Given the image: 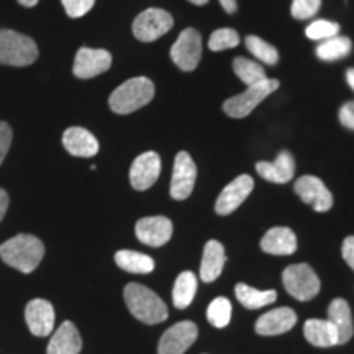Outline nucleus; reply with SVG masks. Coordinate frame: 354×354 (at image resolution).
<instances>
[{
	"mask_svg": "<svg viewBox=\"0 0 354 354\" xmlns=\"http://www.w3.org/2000/svg\"><path fill=\"white\" fill-rule=\"evenodd\" d=\"M44 256V245L33 234H17L0 245V258L17 271L30 274L38 268Z\"/></svg>",
	"mask_w": 354,
	"mask_h": 354,
	"instance_id": "obj_1",
	"label": "nucleus"
},
{
	"mask_svg": "<svg viewBox=\"0 0 354 354\" xmlns=\"http://www.w3.org/2000/svg\"><path fill=\"white\" fill-rule=\"evenodd\" d=\"M123 297L131 315L146 325H156L167 318L166 304L148 287L131 282L125 287Z\"/></svg>",
	"mask_w": 354,
	"mask_h": 354,
	"instance_id": "obj_2",
	"label": "nucleus"
},
{
	"mask_svg": "<svg viewBox=\"0 0 354 354\" xmlns=\"http://www.w3.org/2000/svg\"><path fill=\"white\" fill-rule=\"evenodd\" d=\"M153 97L154 84L148 77H133L115 88L109 104L115 113L127 115L148 105Z\"/></svg>",
	"mask_w": 354,
	"mask_h": 354,
	"instance_id": "obj_3",
	"label": "nucleus"
},
{
	"mask_svg": "<svg viewBox=\"0 0 354 354\" xmlns=\"http://www.w3.org/2000/svg\"><path fill=\"white\" fill-rule=\"evenodd\" d=\"M38 46L32 38L13 30H0V64L24 68L37 61Z\"/></svg>",
	"mask_w": 354,
	"mask_h": 354,
	"instance_id": "obj_4",
	"label": "nucleus"
},
{
	"mask_svg": "<svg viewBox=\"0 0 354 354\" xmlns=\"http://www.w3.org/2000/svg\"><path fill=\"white\" fill-rule=\"evenodd\" d=\"M279 88L277 79H266V81L254 84V86H248L243 94H238L232 99L225 100L223 110L228 117L232 118H245L250 115L258 105L263 102L266 97L271 95L274 91Z\"/></svg>",
	"mask_w": 354,
	"mask_h": 354,
	"instance_id": "obj_5",
	"label": "nucleus"
},
{
	"mask_svg": "<svg viewBox=\"0 0 354 354\" xmlns=\"http://www.w3.org/2000/svg\"><path fill=\"white\" fill-rule=\"evenodd\" d=\"M282 282H284L286 290L300 302L312 300L320 292V279L305 263L292 264L286 268V271L282 272Z\"/></svg>",
	"mask_w": 354,
	"mask_h": 354,
	"instance_id": "obj_6",
	"label": "nucleus"
},
{
	"mask_svg": "<svg viewBox=\"0 0 354 354\" xmlns=\"http://www.w3.org/2000/svg\"><path fill=\"white\" fill-rule=\"evenodd\" d=\"M174 26V19L162 8H148L133 21V35L140 41L149 43L161 38Z\"/></svg>",
	"mask_w": 354,
	"mask_h": 354,
	"instance_id": "obj_7",
	"label": "nucleus"
},
{
	"mask_svg": "<svg viewBox=\"0 0 354 354\" xmlns=\"http://www.w3.org/2000/svg\"><path fill=\"white\" fill-rule=\"evenodd\" d=\"M202 57V37L197 30L185 28L171 48V59L183 71H194Z\"/></svg>",
	"mask_w": 354,
	"mask_h": 354,
	"instance_id": "obj_8",
	"label": "nucleus"
},
{
	"mask_svg": "<svg viewBox=\"0 0 354 354\" xmlns=\"http://www.w3.org/2000/svg\"><path fill=\"white\" fill-rule=\"evenodd\" d=\"M197 179V166L189 153L180 151L174 159L171 180V197L174 201H185L192 194Z\"/></svg>",
	"mask_w": 354,
	"mask_h": 354,
	"instance_id": "obj_9",
	"label": "nucleus"
},
{
	"mask_svg": "<svg viewBox=\"0 0 354 354\" xmlns=\"http://www.w3.org/2000/svg\"><path fill=\"white\" fill-rule=\"evenodd\" d=\"M295 194L315 212H328L333 207V196L322 179L315 176H302L295 180Z\"/></svg>",
	"mask_w": 354,
	"mask_h": 354,
	"instance_id": "obj_10",
	"label": "nucleus"
},
{
	"mask_svg": "<svg viewBox=\"0 0 354 354\" xmlns=\"http://www.w3.org/2000/svg\"><path fill=\"white\" fill-rule=\"evenodd\" d=\"M198 330L192 322H179L161 336L158 354H184L197 339Z\"/></svg>",
	"mask_w": 354,
	"mask_h": 354,
	"instance_id": "obj_11",
	"label": "nucleus"
},
{
	"mask_svg": "<svg viewBox=\"0 0 354 354\" xmlns=\"http://www.w3.org/2000/svg\"><path fill=\"white\" fill-rule=\"evenodd\" d=\"M254 180L253 177L248 174L238 176L236 179L232 180L227 187L221 190V194L216 198L215 210L218 215H230L233 214L243 202L246 201L248 196L253 192Z\"/></svg>",
	"mask_w": 354,
	"mask_h": 354,
	"instance_id": "obj_12",
	"label": "nucleus"
},
{
	"mask_svg": "<svg viewBox=\"0 0 354 354\" xmlns=\"http://www.w3.org/2000/svg\"><path fill=\"white\" fill-rule=\"evenodd\" d=\"M112 66V55L105 50L81 48L74 59L73 73L79 79H91L105 73Z\"/></svg>",
	"mask_w": 354,
	"mask_h": 354,
	"instance_id": "obj_13",
	"label": "nucleus"
},
{
	"mask_svg": "<svg viewBox=\"0 0 354 354\" xmlns=\"http://www.w3.org/2000/svg\"><path fill=\"white\" fill-rule=\"evenodd\" d=\"M159 174H161V158H159V154L154 151L140 154L133 161L130 169L131 187L136 190L149 189L156 183Z\"/></svg>",
	"mask_w": 354,
	"mask_h": 354,
	"instance_id": "obj_14",
	"label": "nucleus"
},
{
	"mask_svg": "<svg viewBox=\"0 0 354 354\" xmlns=\"http://www.w3.org/2000/svg\"><path fill=\"white\" fill-rule=\"evenodd\" d=\"M135 233L146 246H165L172 236V223L166 216H146V218L138 220Z\"/></svg>",
	"mask_w": 354,
	"mask_h": 354,
	"instance_id": "obj_15",
	"label": "nucleus"
},
{
	"mask_svg": "<svg viewBox=\"0 0 354 354\" xmlns=\"http://www.w3.org/2000/svg\"><path fill=\"white\" fill-rule=\"evenodd\" d=\"M25 320L35 336H48L55 328V308L44 299H33L25 308Z\"/></svg>",
	"mask_w": 354,
	"mask_h": 354,
	"instance_id": "obj_16",
	"label": "nucleus"
},
{
	"mask_svg": "<svg viewBox=\"0 0 354 354\" xmlns=\"http://www.w3.org/2000/svg\"><path fill=\"white\" fill-rule=\"evenodd\" d=\"M297 323V315L295 312L289 307H279L274 308L271 312L261 315L256 320V333L263 336H276L287 333L292 330Z\"/></svg>",
	"mask_w": 354,
	"mask_h": 354,
	"instance_id": "obj_17",
	"label": "nucleus"
},
{
	"mask_svg": "<svg viewBox=\"0 0 354 354\" xmlns=\"http://www.w3.org/2000/svg\"><path fill=\"white\" fill-rule=\"evenodd\" d=\"M63 145L66 151L77 158H92L99 153V141L91 131L81 127H71L64 131Z\"/></svg>",
	"mask_w": 354,
	"mask_h": 354,
	"instance_id": "obj_18",
	"label": "nucleus"
},
{
	"mask_svg": "<svg viewBox=\"0 0 354 354\" xmlns=\"http://www.w3.org/2000/svg\"><path fill=\"white\" fill-rule=\"evenodd\" d=\"M256 171L263 179L274 184H286L292 180L295 172L294 156L289 151H281L277 154L276 161H259L256 165Z\"/></svg>",
	"mask_w": 354,
	"mask_h": 354,
	"instance_id": "obj_19",
	"label": "nucleus"
},
{
	"mask_svg": "<svg viewBox=\"0 0 354 354\" xmlns=\"http://www.w3.org/2000/svg\"><path fill=\"white\" fill-rule=\"evenodd\" d=\"M261 250L268 254L289 256L297 250L295 233L287 227H274L261 240Z\"/></svg>",
	"mask_w": 354,
	"mask_h": 354,
	"instance_id": "obj_20",
	"label": "nucleus"
},
{
	"mask_svg": "<svg viewBox=\"0 0 354 354\" xmlns=\"http://www.w3.org/2000/svg\"><path fill=\"white\" fill-rule=\"evenodd\" d=\"M82 349V339L73 322H64L53 333L48 343L46 354H79Z\"/></svg>",
	"mask_w": 354,
	"mask_h": 354,
	"instance_id": "obj_21",
	"label": "nucleus"
},
{
	"mask_svg": "<svg viewBox=\"0 0 354 354\" xmlns=\"http://www.w3.org/2000/svg\"><path fill=\"white\" fill-rule=\"evenodd\" d=\"M225 261V248L220 241L210 240L203 248L202 264H201V279L203 282H214L215 279L223 271Z\"/></svg>",
	"mask_w": 354,
	"mask_h": 354,
	"instance_id": "obj_22",
	"label": "nucleus"
},
{
	"mask_svg": "<svg viewBox=\"0 0 354 354\" xmlns=\"http://www.w3.org/2000/svg\"><path fill=\"white\" fill-rule=\"evenodd\" d=\"M304 335L310 344L318 348H330L339 344L338 331L328 320L310 318L304 325Z\"/></svg>",
	"mask_w": 354,
	"mask_h": 354,
	"instance_id": "obj_23",
	"label": "nucleus"
},
{
	"mask_svg": "<svg viewBox=\"0 0 354 354\" xmlns=\"http://www.w3.org/2000/svg\"><path fill=\"white\" fill-rule=\"evenodd\" d=\"M328 322L335 326L338 331L339 344L348 343L353 338L354 326H353V317L351 308H349L348 302L344 299H335L328 307Z\"/></svg>",
	"mask_w": 354,
	"mask_h": 354,
	"instance_id": "obj_24",
	"label": "nucleus"
},
{
	"mask_svg": "<svg viewBox=\"0 0 354 354\" xmlns=\"http://www.w3.org/2000/svg\"><path fill=\"white\" fill-rule=\"evenodd\" d=\"M115 263L123 271L131 274H149L154 271V261L151 256L138 253V251L122 250L115 254Z\"/></svg>",
	"mask_w": 354,
	"mask_h": 354,
	"instance_id": "obj_25",
	"label": "nucleus"
},
{
	"mask_svg": "<svg viewBox=\"0 0 354 354\" xmlns=\"http://www.w3.org/2000/svg\"><path fill=\"white\" fill-rule=\"evenodd\" d=\"M234 294H236V299L240 300L243 307L250 310L263 308L266 305L276 302L277 299L276 290H259V289H253V287L246 284H238L234 287Z\"/></svg>",
	"mask_w": 354,
	"mask_h": 354,
	"instance_id": "obj_26",
	"label": "nucleus"
},
{
	"mask_svg": "<svg viewBox=\"0 0 354 354\" xmlns=\"http://www.w3.org/2000/svg\"><path fill=\"white\" fill-rule=\"evenodd\" d=\"M197 294V276L194 272L185 271L180 272L176 279L174 289H172V300H174L176 308H187L192 304Z\"/></svg>",
	"mask_w": 354,
	"mask_h": 354,
	"instance_id": "obj_27",
	"label": "nucleus"
},
{
	"mask_svg": "<svg viewBox=\"0 0 354 354\" xmlns=\"http://www.w3.org/2000/svg\"><path fill=\"white\" fill-rule=\"evenodd\" d=\"M353 43L348 37H331L328 39H323V41L317 46V56L322 61H338L342 57L348 56L351 51Z\"/></svg>",
	"mask_w": 354,
	"mask_h": 354,
	"instance_id": "obj_28",
	"label": "nucleus"
},
{
	"mask_svg": "<svg viewBox=\"0 0 354 354\" xmlns=\"http://www.w3.org/2000/svg\"><path fill=\"white\" fill-rule=\"evenodd\" d=\"M233 71L240 77V81L246 84V86H254V84H259L268 79L263 66L248 59V57H234Z\"/></svg>",
	"mask_w": 354,
	"mask_h": 354,
	"instance_id": "obj_29",
	"label": "nucleus"
},
{
	"mask_svg": "<svg viewBox=\"0 0 354 354\" xmlns=\"http://www.w3.org/2000/svg\"><path fill=\"white\" fill-rule=\"evenodd\" d=\"M245 43H246L248 51H250L256 59H259L261 63L276 64L279 61V51L272 46L271 43L264 41L263 38L250 35V37H246Z\"/></svg>",
	"mask_w": 354,
	"mask_h": 354,
	"instance_id": "obj_30",
	"label": "nucleus"
},
{
	"mask_svg": "<svg viewBox=\"0 0 354 354\" xmlns=\"http://www.w3.org/2000/svg\"><path fill=\"white\" fill-rule=\"evenodd\" d=\"M207 318L215 328H225L232 320V304L228 299L218 297L207 308Z\"/></svg>",
	"mask_w": 354,
	"mask_h": 354,
	"instance_id": "obj_31",
	"label": "nucleus"
},
{
	"mask_svg": "<svg viewBox=\"0 0 354 354\" xmlns=\"http://www.w3.org/2000/svg\"><path fill=\"white\" fill-rule=\"evenodd\" d=\"M240 44V35L232 28H220L212 33L209 39V48L212 51H223L230 50Z\"/></svg>",
	"mask_w": 354,
	"mask_h": 354,
	"instance_id": "obj_32",
	"label": "nucleus"
},
{
	"mask_svg": "<svg viewBox=\"0 0 354 354\" xmlns=\"http://www.w3.org/2000/svg\"><path fill=\"white\" fill-rule=\"evenodd\" d=\"M308 39L313 41H323V39H328L331 37H336L339 33V25L336 21L330 20H315L312 21L305 30Z\"/></svg>",
	"mask_w": 354,
	"mask_h": 354,
	"instance_id": "obj_33",
	"label": "nucleus"
},
{
	"mask_svg": "<svg viewBox=\"0 0 354 354\" xmlns=\"http://www.w3.org/2000/svg\"><path fill=\"white\" fill-rule=\"evenodd\" d=\"M322 0H294L290 6V13L294 19L307 20L312 19L320 10Z\"/></svg>",
	"mask_w": 354,
	"mask_h": 354,
	"instance_id": "obj_34",
	"label": "nucleus"
},
{
	"mask_svg": "<svg viewBox=\"0 0 354 354\" xmlns=\"http://www.w3.org/2000/svg\"><path fill=\"white\" fill-rule=\"evenodd\" d=\"M61 2L71 19H79L94 7L95 0H61Z\"/></svg>",
	"mask_w": 354,
	"mask_h": 354,
	"instance_id": "obj_35",
	"label": "nucleus"
},
{
	"mask_svg": "<svg viewBox=\"0 0 354 354\" xmlns=\"http://www.w3.org/2000/svg\"><path fill=\"white\" fill-rule=\"evenodd\" d=\"M12 145V128L8 123L0 122V165L6 159L8 149H10Z\"/></svg>",
	"mask_w": 354,
	"mask_h": 354,
	"instance_id": "obj_36",
	"label": "nucleus"
},
{
	"mask_svg": "<svg viewBox=\"0 0 354 354\" xmlns=\"http://www.w3.org/2000/svg\"><path fill=\"white\" fill-rule=\"evenodd\" d=\"M339 122L343 127L354 130V100L346 102L342 109H339Z\"/></svg>",
	"mask_w": 354,
	"mask_h": 354,
	"instance_id": "obj_37",
	"label": "nucleus"
},
{
	"mask_svg": "<svg viewBox=\"0 0 354 354\" xmlns=\"http://www.w3.org/2000/svg\"><path fill=\"white\" fill-rule=\"evenodd\" d=\"M342 254H343V259L346 261L349 268L354 271V236H348L346 240L343 241Z\"/></svg>",
	"mask_w": 354,
	"mask_h": 354,
	"instance_id": "obj_38",
	"label": "nucleus"
},
{
	"mask_svg": "<svg viewBox=\"0 0 354 354\" xmlns=\"http://www.w3.org/2000/svg\"><path fill=\"white\" fill-rule=\"evenodd\" d=\"M8 209V194L3 189H0V221L7 214Z\"/></svg>",
	"mask_w": 354,
	"mask_h": 354,
	"instance_id": "obj_39",
	"label": "nucleus"
},
{
	"mask_svg": "<svg viewBox=\"0 0 354 354\" xmlns=\"http://www.w3.org/2000/svg\"><path fill=\"white\" fill-rule=\"evenodd\" d=\"M220 3H221V7H223V10L227 13L236 12V8H238L236 0H220Z\"/></svg>",
	"mask_w": 354,
	"mask_h": 354,
	"instance_id": "obj_40",
	"label": "nucleus"
},
{
	"mask_svg": "<svg viewBox=\"0 0 354 354\" xmlns=\"http://www.w3.org/2000/svg\"><path fill=\"white\" fill-rule=\"evenodd\" d=\"M346 81L349 84V87H351L354 91V68L346 71Z\"/></svg>",
	"mask_w": 354,
	"mask_h": 354,
	"instance_id": "obj_41",
	"label": "nucleus"
},
{
	"mask_svg": "<svg viewBox=\"0 0 354 354\" xmlns=\"http://www.w3.org/2000/svg\"><path fill=\"white\" fill-rule=\"evenodd\" d=\"M24 7H35L38 3V0H19Z\"/></svg>",
	"mask_w": 354,
	"mask_h": 354,
	"instance_id": "obj_42",
	"label": "nucleus"
},
{
	"mask_svg": "<svg viewBox=\"0 0 354 354\" xmlns=\"http://www.w3.org/2000/svg\"><path fill=\"white\" fill-rule=\"evenodd\" d=\"M189 2H192L194 6H205V3L209 2V0H189Z\"/></svg>",
	"mask_w": 354,
	"mask_h": 354,
	"instance_id": "obj_43",
	"label": "nucleus"
}]
</instances>
